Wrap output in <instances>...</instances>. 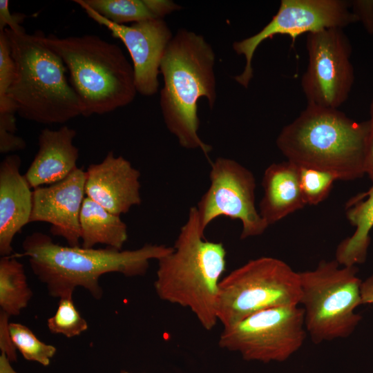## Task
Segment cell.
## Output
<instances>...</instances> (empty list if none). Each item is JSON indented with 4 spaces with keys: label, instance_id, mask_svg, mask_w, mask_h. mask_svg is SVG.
Instances as JSON below:
<instances>
[{
    "label": "cell",
    "instance_id": "obj_1",
    "mask_svg": "<svg viewBox=\"0 0 373 373\" xmlns=\"http://www.w3.org/2000/svg\"><path fill=\"white\" fill-rule=\"evenodd\" d=\"M23 253L38 279L54 298H73L77 287L87 289L95 299L103 296L99 278L116 272L127 277L144 276L152 259L171 253L173 247L146 244L135 250L61 246L43 233L28 235L22 244Z\"/></svg>",
    "mask_w": 373,
    "mask_h": 373
},
{
    "label": "cell",
    "instance_id": "obj_2",
    "mask_svg": "<svg viewBox=\"0 0 373 373\" xmlns=\"http://www.w3.org/2000/svg\"><path fill=\"white\" fill-rule=\"evenodd\" d=\"M215 60V52L202 35L180 29L168 45L160 69L164 81L160 107L166 128L182 147L199 149L206 157L213 148L198 135V102L205 97L209 108L214 107Z\"/></svg>",
    "mask_w": 373,
    "mask_h": 373
},
{
    "label": "cell",
    "instance_id": "obj_3",
    "mask_svg": "<svg viewBox=\"0 0 373 373\" xmlns=\"http://www.w3.org/2000/svg\"><path fill=\"white\" fill-rule=\"evenodd\" d=\"M196 207L189 209L173 250L157 260L154 287L162 300L189 309L202 327L217 324L219 283L226 269L222 242L206 240Z\"/></svg>",
    "mask_w": 373,
    "mask_h": 373
},
{
    "label": "cell",
    "instance_id": "obj_4",
    "mask_svg": "<svg viewBox=\"0 0 373 373\" xmlns=\"http://www.w3.org/2000/svg\"><path fill=\"white\" fill-rule=\"evenodd\" d=\"M367 120L357 122L336 108L308 105L278 134L281 153L298 167L350 181L365 175Z\"/></svg>",
    "mask_w": 373,
    "mask_h": 373
},
{
    "label": "cell",
    "instance_id": "obj_5",
    "mask_svg": "<svg viewBox=\"0 0 373 373\" xmlns=\"http://www.w3.org/2000/svg\"><path fill=\"white\" fill-rule=\"evenodd\" d=\"M15 64V77L8 97L23 118L38 123L63 124L82 115L81 105L66 76L61 58L36 31L4 29Z\"/></svg>",
    "mask_w": 373,
    "mask_h": 373
},
{
    "label": "cell",
    "instance_id": "obj_6",
    "mask_svg": "<svg viewBox=\"0 0 373 373\" xmlns=\"http://www.w3.org/2000/svg\"><path fill=\"white\" fill-rule=\"evenodd\" d=\"M44 41L68 68L82 115H103L133 101L137 93L133 67L117 45L94 35H49Z\"/></svg>",
    "mask_w": 373,
    "mask_h": 373
},
{
    "label": "cell",
    "instance_id": "obj_7",
    "mask_svg": "<svg viewBox=\"0 0 373 373\" xmlns=\"http://www.w3.org/2000/svg\"><path fill=\"white\" fill-rule=\"evenodd\" d=\"M356 266L321 260L313 270L299 272L305 327L314 343L348 337L361 321L362 281Z\"/></svg>",
    "mask_w": 373,
    "mask_h": 373
},
{
    "label": "cell",
    "instance_id": "obj_8",
    "mask_svg": "<svg viewBox=\"0 0 373 373\" xmlns=\"http://www.w3.org/2000/svg\"><path fill=\"white\" fill-rule=\"evenodd\" d=\"M299 272L273 257L250 260L222 278L219 283L217 317L229 327L258 312L299 305Z\"/></svg>",
    "mask_w": 373,
    "mask_h": 373
},
{
    "label": "cell",
    "instance_id": "obj_9",
    "mask_svg": "<svg viewBox=\"0 0 373 373\" xmlns=\"http://www.w3.org/2000/svg\"><path fill=\"white\" fill-rule=\"evenodd\" d=\"M306 335L303 307L285 305L258 312L224 327L218 344L246 361L283 362L301 347Z\"/></svg>",
    "mask_w": 373,
    "mask_h": 373
},
{
    "label": "cell",
    "instance_id": "obj_10",
    "mask_svg": "<svg viewBox=\"0 0 373 373\" xmlns=\"http://www.w3.org/2000/svg\"><path fill=\"white\" fill-rule=\"evenodd\" d=\"M308 63L301 87L308 105L336 108L348 99L354 82L352 48L343 28L308 33Z\"/></svg>",
    "mask_w": 373,
    "mask_h": 373
},
{
    "label": "cell",
    "instance_id": "obj_11",
    "mask_svg": "<svg viewBox=\"0 0 373 373\" xmlns=\"http://www.w3.org/2000/svg\"><path fill=\"white\" fill-rule=\"evenodd\" d=\"M210 186L196 209L202 233L220 216L242 223L240 239L262 235L269 225L255 205L256 179L251 171L234 160L219 157L211 162Z\"/></svg>",
    "mask_w": 373,
    "mask_h": 373
},
{
    "label": "cell",
    "instance_id": "obj_12",
    "mask_svg": "<svg viewBox=\"0 0 373 373\" xmlns=\"http://www.w3.org/2000/svg\"><path fill=\"white\" fill-rule=\"evenodd\" d=\"M358 21L350 2L343 0H282L278 12L258 32L233 44L236 54L243 55V71L234 79L247 88L254 77L252 61L258 46L276 35H287L294 40L303 33L326 28H343Z\"/></svg>",
    "mask_w": 373,
    "mask_h": 373
},
{
    "label": "cell",
    "instance_id": "obj_13",
    "mask_svg": "<svg viewBox=\"0 0 373 373\" xmlns=\"http://www.w3.org/2000/svg\"><path fill=\"white\" fill-rule=\"evenodd\" d=\"M87 15L107 28L112 35L126 47L133 61L137 92L151 96L157 92L160 64L172 32L164 19L133 23L130 26L116 24L103 18L87 7L82 0H75Z\"/></svg>",
    "mask_w": 373,
    "mask_h": 373
},
{
    "label": "cell",
    "instance_id": "obj_14",
    "mask_svg": "<svg viewBox=\"0 0 373 373\" xmlns=\"http://www.w3.org/2000/svg\"><path fill=\"white\" fill-rule=\"evenodd\" d=\"M85 182V171L77 167L60 182L34 189L30 223L47 222L53 236L64 238L68 246H80L79 217L86 197Z\"/></svg>",
    "mask_w": 373,
    "mask_h": 373
},
{
    "label": "cell",
    "instance_id": "obj_15",
    "mask_svg": "<svg viewBox=\"0 0 373 373\" xmlns=\"http://www.w3.org/2000/svg\"><path fill=\"white\" fill-rule=\"evenodd\" d=\"M86 172V196L110 212L120 216L142 203L140 171L122 156L107 153Z\"/></svg>",
    "mask_w": 373,
    "mask_h": 373
},
{
    "label": "cell",
    "instance_id": "obj_16",
    "mask_svg": "<svg viewBox=\"0 0 373 373\" xmlns=\"http://www.w3.org/2000/svg\"><path fill=\"white\" fill-rule=\"evenodd\" d=\"M21 158L6 157L0 164V254L9 256L15 235L27 224L32 208V191L20 173Z\"/></svg>",
    "mask_w": 373,
    "mask_h": 373
},
{
    "label": "cell",
    "instance_id": "obj_17",
    "mask_svg": "<svg viewBox=\"0 0 373 373\" xmlns=\"http://www.w3.org/2000/svg\"><path fill=\"white\" fill-rule=\"evenodd\" d=\"M75 136L76 131L67 126L41 131L39 150L23 175L31 188L60 182L77 168L79 151L73 144Z\"/></svg>",
    "mask_w": 373,
    "mask_h": 373
},
{
    "label": "cell",
    "instance_id": "obj_18",
    "mask_svg": "<svg viewBox=\"0 0 373 373\" xmlns=\"http://www.w3.org/2000/svg\"><path fill=\"white\" fill-rule=\"evenodd\" d=\"M260 215L269 226L303 209L298 166L289 161L270 164L265 171Z\"/></svg>",
    "mask_w": 373,
    "mask_h": 373
},
{
    "label": "cell",
    "instance_id": "obj_19",
    "mask_svg": "<svg viewBox=\"0 0 373 373\" xmlns=\"http://www.w3.org/2000/svg\"><path fill=\"white\" fill-rule=\"evenodd\" d=\"M348 221L355 227L354 233L338 245L335 260L341 266L351 267L365 261L373 227V185L366 192L351 198L346 204Z\"/></svg>",
    "mask_w": 373,
    "mask_h": 373
},
{
    "label": "cell",
    "instance_id": "obj_20",
    "mask_svg": "<svg viewBox=\"0 0 373 373\" xmlns=\"http://www.w3.org/2000/svg\"><path fill=\"white\" fill-rule=\"evenodd\" d=\"M79 224L84 248L104 244L121 250L127 240V226L120 216L110 212L86 196L82 206Z\"/></svg>",
    "mask_w": 373,
    "mask_h": 373
},
{
    "label": "cell",
    "instance_id": "obj_21",
    "mask_svg": "<svg viewBox=\"0 0 373 373\" xmlns=\"http://www.w3.org/2000/svg\"><path fill=\"white\" fill-rule=\"evenodd\" d=\"M93 11L116 24L164 19L181 7L171 0H82Z\"/></svg>",
    "mask_w": 373,
    "mask_h": 373
},
{
    "label": "cell",
    "instance_id": "obj_22",
    "mask_svg": "<svg viewBox=\"0 0 373 373\" xmlns=\"http://www.w3.org/2000/svg\"><path fill=\"white\" fill-rule=\"evenodd\" d=\"M32 296L23 265L14 256L0 260L1 311L10 316H18L26 308Z\"/></svg>",
    "mask_w": 373,
    "mask_h": 373
},
{
    "label": "cell",
    "instance_id": "obj_23",
    "mask_svg": "<svg viewBox=\"0 0 373 373\" xmlns=\"http://www.w3.org/2000/svg\"><path fill=\"white\" fill-rule=\"evenodd\" d=\"M10 334L12 341L23 358L30 361H35L44 366L50 364L57 349L37 338L26 326L16 323H10Z\"/></svg>",
    "mask_w": 373,
    "mask_h": 373
},
{
    "label": "cell",
    "instance_id": "obj_24",
    "mask_svg": "<svg viewBox=\"0 0 373 373\" xmlns=\"http://www.w3.org/2000/svg\"><path fill=\"white\" fill-rule=\"evenodd\" d=\"M47 326L52 334H61L67 338L81 334L88 329L86 321L82 317L73 301V298H59L57 309L47 320Z\"/></svg>",
    "mask_w": 373,
    "mask_h": 373
},
{
    "label": "cell",
    "instance_id": "obj_25",
    "mask_svg": "<svg viewBox=\"0 0 373 373\" xmlns=\"http://www.w3.org/2000/svg\"><path fill=\"white\" fill-rule=\"evenodd\" d=\"M301 193L305 204L316 205L327 198L336 178L327 172L298 167Z\"/></svg>",
    "mask_w": 373,
    "mask_h": 373
},
{
    "label": "cell",
    "instance_id": "obj_26",
    "mask_svg": "<svg viewBox=\"0 0 373 373\" xmlns=\"http://www.w3.org/2000/svg\"><path fill=\"white\" fill-rule=\"evenodd\" d=\"M15 77V64L12 57L8 37L5 30L0 31V113H15L8 97Z\"/></svg>",
    "mask_w": 373,
    "mask_h": 373
},
{
    "label": "cell",
    "instance_id": "obj_27",
    "mask_svg": "<svg viewBox=\"0 0 373 373\" xmlns=\"http://www.w3.org/2000/svg\"><path fill=\"white\" fill-rule=\"evenodd\" d=\"M15 113H0V152L7 153L26 148L25 141L16 135Z\"/></svg>",
    "mask_w": 373,
    "mask_h": 373
},
{
    "label": "cell",
    "instance_id": "obj_28",
    "mask_svg": "<svg viewBox=\"0 0 373 373\" xmlns=\"http://www.w3.org/2000/svg\"><path fill=\"white\" fill-rule=\"evenodd\" d=\"M25 15L21 13L12 14L9 9V1H0V31L8 28L15 32L24 31L21 26L23 21Z\"/></svg>",
    "mask_w": 373,
    "mask_h": 373
},
{
    "label": "cell",
    "instance_id": "obj_29",
    "mask_svg": "<svg viewBox=\"0 0 373 373\" xmlns=\"http://www.w3.org/2000/svg\"><path fill=\"white\" fill-rule=\"evenodd\" d=\"M9 317L7 314L0 312V350L6 354L10 361H16L17 358L16 347L10 334Z\"/></svg>",
    "mask_w": 373,
    "mask_h": 373
},
{
    "label": "cell",
    "instance_id": "obj_30",
    "mask_svg": "<svg viewBox=\"0 0 373 373\" xmlns=\"http://www.w3.org/2000/svg\"><path fill=\"white\" fill-rule=\"evenodd\" d=\"M351 9L358 21H362L367 31L373 33V1H352Z\"/></svg>",
    "mask_w": 373,
    "mask_h": 373
},
{
    "label": "cell",
    "instance_id": "obj_31",
    "mask_svg": "<svg viewBox=\"0 0 373 373\" xmlns=\"http://www.w3.org/2000/svg\"><path fill=\"white\" fill-rule=\"evenodd\" d=\"M370 118L367 120L368 130L365 151V174H367L373 184V98L370 104Z\"/></svg>",
    "mask_w": 373,
    "mask_h": 373
},
{
    "label": "cell",
    "instance_id": "obj_32",
    "mask_svg": "<svg viewBox=\"0 0 373 373\" xmlns=\"http://www.w3.org/2000/svg\"><path fill=\"white\" fill-rule=\"evenodd\" d=\"M361 295L362 304H373V275L362 282Z\"/></svg>",
    "mask_w": 373,
    "mask_h": 373
},
{
    "label": "cell",
    "instance_id": "obj_33",
    "mask_svg": "<svg viewBox=\"0 0 373 373\" xmlns=\"http://www.w3.org/2000/svg\"><path fill=\"white\" fill-rule=\"evenodd\" d=\"M10 360L3 352L0 355V373H18L11 366Z\"/></svg>",
    "mask_w": 373,
    "mask_h": 373
},
{
    "label": "cell",
    "instance_id": "obj_34",
    "mask_svg": "<svg viewBox=\"0 0 373 373\" xmlns=\"http://www.w3.org/2000/svg\"><path fill=\"white\" fill-rule=\"evenodd\" d=\"M121 373H128V372H121Z\"/></svg>",
    "mask_w": 373,
    "mask_h": 373
}]
</instances>
